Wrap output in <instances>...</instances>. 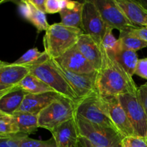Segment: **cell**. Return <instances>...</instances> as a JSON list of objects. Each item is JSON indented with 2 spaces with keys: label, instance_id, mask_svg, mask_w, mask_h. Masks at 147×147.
<instances>
[{
  "label": "cell",
  "instance_id": "cell-1",
  "mask_svg": "<svg viewBox=\"0 0 147 147\" xmlns=\"http://www.w3.org/2000/svg\"><path fill=\"white\" fill-rule=\"evenodd\" d=\"M102 65L97 72L96 88L100 96H118L126 93H137L138 88L121 65L100 45Z\"/></svg>",
  "mask_w": 147,
  "mask_h": 147
},
{
  "label": "cell",
  "instance_id": "cell-2",
  "mask_svg": "<svg viewBox=\"0 0 147 147\" xmlns=\"http://www.w3.org/2000/svg\"><path fill=\"white\" fill-rule=\"evenodd\" d=\"M83 33L79 28L67 27L60 22L55 23L50 25L43 37L44 51L50 59L55 60L76 45Z\"/></svg>",
  "mask_w": 147,
  "mask_h": 147
},
{
  "label": "cell",
  "instance_id": "cell-3",
  "mask_svg": "<svg viewBox=\"0 0 147 147\" xmlns=\"http://www.w3.org/2000/svg\"><path fill=\"white\" fill-rule=\"evenodd\" d=\"M76 102L60 97L38 114L39 128L53 131L55 128L76 116Z\"/></svg>",
  "mask_w": 147,
  "mask_h": 147
},
{
  "label": "cell",
  "instance_id": "cell-4",
  "mask_svg": "<svg viewBox=\"0 0 147 147\" xmlns=\"http://www.w3.org/2000/svg\"><path fill=\"white\" fill-rule=\"evenodd\" d=\"M75 119L80 137L99 146L121 147V142L124 137L116 129L94 124L77 115Z\"/></svg>",
  "mask_w": 147,
  "mask_h": 147
},
{
  "label": "cell",
  "instance_id": "cell-5",
  "mask_svg": "<svg viewBox=\"0 0 147 147\" xmlns=\"http://www.w3.org/2000/svg\"><path fill=\"white\" fill-rule=\"evenodd\" d=\"M30 73L37 77L55 92L61 95L63 97L68 98L73 101L79 100L65 78L55 68L51 63V59L37 65L29 67Z\"/></svg>",
  "mask_w": 147,
  "mask_h": 147
},
{
  "label": "cell",
  "instance_id": "cell-6",
  "mask_svg": "<svg viewBox=\"0 0 147 147\" xmlns=\"http://www.w3.org/2000/svg\"><path fill=\"white\" fill-rule=\"evenodd\" d=\"M76 115L94 124L117 130L108 116L97 92L76 102Z\"/></svg>",
  "mask_w": 147,
  "mask_h": 147
},
{
  "label": "cell",
  "instance_id": "cell-7",
  "mask_svg": "<svg viewBox=\"0 0 147 147\" xmlns=\"http://www.w3.org/2000/svg\"><path fill=\"white\" fill-rule=\"evenodd\" d=\"M136 136L147 139V114L138 93L117 96Z\"/></svg>",
  "mask_w": 147,
  "mask_h": 147
},
{
  "label": "cell",
  "instance_id": "cell-8",
  "mask_svg": "<svg viewBox=\"0 0 147 147\" xmlns=\"http://www.w3.org/2000/svg\"><path fill=\"white\" fill-rule=\"evenodd\" d=\"M107 27L121 31L138 28L126 17L116 0H93Z\"/></svg>",
  "mask_w": 147,
  "mask_h": 147
},
{
  "label": "cell",
  "instance_id": "cell-9",
  "mask_svg": "<svg viewBox=\"0 0 147 147\" xmlns=\"http://www.w3.org/2000/svg\"><path fill=\"white\" fill-rule=\"evenodd\" d=\"M51 63L55 68L67 80L79 100L97 92L96 88L97 72L90 74H78L66 70L55 60L51 59Z\"/></svg>",
  "mask_w": 147,
  "mask_h": 147
},
{
  "label": "cell",
  "instance_id": "cell-10",
  "mask_svg": "<svg viewBox=\"0 0 147 147\" xmlns=\"http://www.w3.org/2000/svg\"><path fill=\"white\" fill-rule=\"evenodd\" d=\"M107 25L93 0L83 1L82 14V30L90 36L98 45H101Z\"/></svg>",
  "mask_w": 147,
  "mask_h": 147
},
{
  "label": "cell",
  "instance_id": "cell-11",
  "mask_svg": "<svg viewBox=\"0 0 147 147\" xmlns=\"http://www.w3.org/2000/svg\"><path fill=\"white\" fill-rule=\"evenodd\" d=\"M100 98L108 116L121 134L123 137L136 135L117 96L103 97L100 96Z\"/></svg>",
  "mask_w": 147,
  "mask_h": 147
},
{
  "label": "cell",
  "instance_id": "cell-12",
  "mask_svg": "<svg viewBox=\"0 0 147 147\" xmlns=\"http://www.w3.org/2000/svg\"><path fill=\"white\" fill-rule=\"evenodd\" d=\"M55 60L66 70L78 74H90L97 72L79 51L76 45Z\"/></svg>",
  "mask_w": 147,
  "mask_h": 147
},
{
  "label": "cell",
  "instance_id": "cell-13",
  "mask_svg": "<svg viewBox=\"0 0 147 147\" xmlns=\"http://www.w3.org/2000/svg\"><path fill=\"white\" fill-rule=\"evenodd\" d=\"M57 147H80V135L75 117L51 131Z\"/></svg>",
  "mask_w": 147,
  "mask_h": 147
},
{
  "label": "cell",
  "instance_id": "cell-14",
  "mask_svg": "<svg viewBox=\"0 0 147 147\" xmlns=\"http://www.w3.org/2000/svg\"><path fill=\"white\" fill-rule=\"evenodd\" d=\"M60 97L63 96L54 91L39 94L28 93L25 96L20 109L17 112H26L39 114L43 109Z\"/></svg>",
  "mask_w": 147,
  "mask_h": 147
},
{
  "label": "cell",
  "instance_id": "cell-15",
  "mask_svg": "<svg viewBox=\"0 0 147 147\" xmlns=\"http://www.w3.org/2000/svg\"><path fill=\"white\" fill-rule=\"evenodd\" d=\"M76 46L95 70L98 71L102 65V52L100 45L90 36L83 33L79 38Z\"/></svg>",
  "mask_w": 147,
  "mask_h": 147
},
{
  "label": "cell",
  "instance_id": "cell-16",
  "mask_svg": "<svg viewBox=\"0 0 147 147\" xmlns=\"http://www.w3.org/2000/svg\"><path fill=\"white\" fill-rule=\"evenodd\" d=\"M128 20L136 27H147V10L139 1L116 0Z\"/></svg>",
  "mask_w": 147,
  "mask_h": 147
},
{
  "label": "cell",
  "instance_id": "cell-17",
  "mask_svg": "<svg viewBox=\"0 0 147 147\" xmlns=\"http://www.w3.org/2000/svg\"><path fill=\"white\" fill-rule=\"evenodd\" d=\"M29 73V67L2 62L0 64V86H17Z\"/></svg>",
  "mask_w": 147,
  "mask_h": 147
},
{
  "label": "cell",
  "instance_id": "cell-18",
  "mask_svg": "<svg viewBox=\"0 0 147 147\" xmlns=\"http://www.w3.org/2000/svg\"><path fill=\"white\" fill-rule=\"evenodd\" d=\"M83 1H67L65 7L60 11L61 24L67 27H76L82 30V14Z\"/></svg>",
  "mask_w": 147,
  "mask_h": 147
},
{
  "label": "cell",
  "instance_id": "cell-19",
  "mask_svg": "<svg viewBox=\"0 0 147 147\" xmlns=\"http://www.w3.org/2000/svg\"><path fill=\"white\" fill-rule=\"evenodd\" d=\"M27 94V92L16 86L0 99V111L13 115L19 110Z\"/></svg>",
  "mask_w": 147,
  "mask_h": 147
},
{
  "label": "cell",
  "instance_id": "cell-20",
  "mask_svg": "<svg viewBox=\"0 0 147 147\" xmlns=\"http://www.w3.org/2000/svg\"><path fill=\"white\" fill-rule=\"evenodd\" d=\"M12 116L17 122L20 134L28 136L37 131L39 128L38 114L16 112Z\"/></svg>",
  "mask_w": 147,
  "mask_h": 147
},
{
  "label": "cell",
  "instance_id": "cell-21",
  "mask_svg": "<svg viewBox=\"0 0 147 147\" xmlns=\"http://www.w3.org/2000/svg\"><path fill=\"white\" fill-rule=\"evenodd\" d=\"M17 86L30 94H39L54 91L44 82L30 73L26 76Z\"/></svg>",
  "mask_w": 147,
  "mask_h": 147
},
{
  "label": "cell",
  "instance_id": "cell-22",
  "mask_svg": "<svg viewBox=\"0 0 147 147\" xmlns=\"http://www.w3.org/2000/svg\"><path fill=\"white\" fill-rule=\"evenodd\" d=\"M111 55L116 59V61L123 67V68L131 77L133 78L136 70V65L139 61L136 52L120 49L114 55Z\"/></svg>",
  "mask_w": 147,
  "mask_h": 147
},
{
  "label": "cell",
  "instance_id": "cell-23",
  "mask_svg": "<svg viewBox=\"0 0 147 147\" xmlns=\"http://www.w3.org/2000/svg\"><path fill=\"white\" fill-rule=\"evenodd\" d=\"M49 59L50 57L45 51L40 52L37 48H32L12 63L17 65L31 67L41 64Z\"/></svg>",
  "mask_w": 147,
  "mask_h": 147
},
{
  "label": "cell",
  "instance_id": "cell-24",
  "mask_svg": "<svg viewBox=\"0 0 147 147\" xmlns=\"http://www.w3.org/2000/svg\"><path fill=\"white\" fill-rule=\"evenodd\" d=\"M20 134L18 126L12 115L0 111V138L11 137Z\"/></svg>",
  "mask_w": 147,
  "mask_h": 147
},
{
  "label": "cell",
  "instance_id": "cell-25",
  "mask_svg": "<svg viewBox=\"0 0 147 147\" xmlns=\"http://www.w3.org/2000/svg\"><path fill=\"white\" fill-rule=\"evenodd\" d=\"M120 49L136 52L147 47V42L130 34L129 30L120 32L119 38Z\"/></svg>",
  "mask_w": 147,
  "mask_h": 147
},
{
  "label": "cell",
  "instance_id": "cell-26",
  "mask_svg": "<svg viewBox=\"0 0 147 147\" xmlns=\"http://www.w3.org/2000/svg\"><path fill=\"white\" fill-rule=\"evenodd\" d=\"M31 7L32 14L29 22H30L36 27L37 32H40L42 31L46 32L50 27V24L47 22V17H46V13L41 10L37 9L32 4Z\"/></svg>",
  "mask_w": 147,
  "mask_h": 147
},
{
  "label": "cell",
  "instance_id": "cell-27",
  "mask_svg": "<svg viewBox=\"0 0 147 147\" xmlns=\"http://www.w3.org/2000/svg\"><path fill=\"white\" fill-rule=\"evenodd\" d=\"M102 47L110 55H114L120 50L119 39H116L113 34V29L107 27L101 42Z\"/></svg>",
  "mask_w": 147,
  "mask_h": 147
},
{
  "label": "cell",
  "instance_id": "cell-28",
  "mask_svg": "<svg viewBox=\"0 0 147 147\" xmlns=\"http://www.w3.org/2000/svg\"><path fill=\"white\" fill-rule=\"evenodd\" d=\"M20 147H57L53 137L48 140H36L27 136H22L20 139Z\"/></svg>",
  "mask_w": 147,
  "mask_h": 147
},
{
  "label": "cell",
  "instance_id": "cell-29",
  "mask_svg": "<svg viewBox=\"0 0 147 147\" xmlns=\"http://www.w3.org/2000/svg\"><path fill=\"white\" fill-rule=\"evenodd\" d=\"M121 147H147V139L136 135L126 136L122 140Z\"/></svg>",
  "mask_w": 147,
  "mask_h": 147
},
{
  "label": "cell",
  "instance_id": "cell-30",
  "mask_svg": "<svg viewBox=\"0 0 147 147\" xmlns=\"http://www.w3.org/2000/svg\"><path fill=\"white\" fill-rule=\"evenodd\" d=\"M22 134H18L17 136L11 137L0 138V147H20V139Z\"/></svg>",
  "mask_w": 147,
  "mask_h": 147
},
{
  "label": "cell",
  "instance_id": "cell-31",
  "mask_svg": "<svg viewBox=\"0 0 147 147\" xmlns=\"http://www.w3.org/2000/svg\"><path fill=\"white\" fill-rule=\"evenodd\" d=\"M18 6L20 14L25 20L29 21L30 17H31L32 7L28 0H22L18 3Z\"/></svg>",
  "mask_w": 147,
  "mask_h": 147
},
{
  "label": "cell",
  "instance_id": "cell-32",
  "mask_svg": "<svg viewBox=\"0 0 147 147\" xmlns=\"http://www.w3.org/2000/svg\"><path fill=\"white\" fill-rule=\"evenodd\" d=\"M134 75L147 80V57L139 59Z\"/></svg>",
  "mask_w": 147,
  "mask_h": 147
},
{
  "label": "cell",
  "instance_id": "cell-33",
  "mask_svg": "<svg viewBox=\"0 0 147 147\" xmlns=\"http://www.w3.org/2000/svg\"><path fill=\"white\" fill-rule=\"evenodd\" d=\"M45 9V13L47 14L60 13L61 10L60 0H46Z\"/></svg>",
  "mask_w": 147,
  "mask_h": 147
},
{
  "label": "cell",
  "instance_id": "cell-34",
  "mask_svg": "<svg viewBox=\"0 0 147 147\" xmlns=\"http://www.w3.org/2000/svg\"><path fill=\"white\" fill-rule=\"evenodd\" d=\"M137 93L147 114V82L138 88Z\"/></svg>",
  "mask_w": 147,
  "mask_h": 147
},
{
  "label": "cell",
  "instance_id": "cell-35",
  "mask_svg": "<svg viewBox=\"0 0 147 147\" xmlns=\"http://www.w3.org/2000/svg\"><path fill=\"white\" fill-rule=\"evenodd\" d=\"M129 32L134 37H138L147 42V27L133 29V30H129Z\"/></svg>",
  "mask_w": 147,
  "mask_h": 147
},
{
  "label": "cell",
  "instance_id": "cell-36",
  "mask_svg": "<svg viewBox=\"0 0 147 147\" xmlns=\"http://www.w3.org/2000/svg\"><path fill=\"white\" fill-rule=\"evenodd\" d=\"M29 2L34 6L37 9L41 10V11L45 12V5L46 0H28Z\"/></svg>",
  "mask_w": 147,
  "mask_h": 147
},
{
  "label": "cell",
  "instance_id": "cell-37",
  "mask_svg": "<svg viewBox=\"0 0 147 147\" xmlns=\"http://www.w3.org/2000/svg\"><path fill=\"white\" fill-rule=\"evenodd\" d=\"M80 147H104L99 145H96L94 144L91 143L87 139L84 138L80 137Z\"/></svg>",
  "mask_w": 147,
  "mask_h": 147
},
{
  "label": "cell",
  "instance_id": "cell-38",
  "mask_svg": "<svg viewBox=\"0 0 147 147\" xmlns=\"http://www.w3.org/2000/svg\"><path fill=\"white\" fill-rule=\"evenodd\" d=\"M14 87H16V86H13V87L9 88H8V89H6V90H1V91H0V99H1V98H2L3 96H4V95H6V94H7V93H9V92L10 90H11V89L14 88Z\"/></svg>",
  "mask_w": 147,
  "mask_h": 147
},
{
  "label": "cell",
  "instance_id": "cell-39",
  "mask_svg": "<svg viewBox=\"0 0 147 147\" xmlns=\"http://www.w3.org/2000/svg\"><path fill=\"white\" fill-rule=\"evenodd\" d=\"M142 6L147 10V0H140L139 1Z\"/></svg>",
  "mask_w": 147,
  "mask_h": 147
},
{
  "label": "cell",
  "instance_id": "cell-40",
  "mask_svg": "<svg viewBox=\"0 0 147 147\" xmlns=\"http://www.w3.org/2000/svg\"><path fill=\"white\" fill-rule=\"evenodd\" d=\"M11 87H13V86H11ZM11 88V87H7V86H0V91H1V90H6V89H8V88Z\"/></svg>",
  "mask_w": 147,
  "mask_h": 147
},
{
  "label": "cell",
  "instance_id": "cell-41",
  "mask_svg": "<svg viewBox=\"0 0 147 147\" xmlns=\"http://www.w3.org/2000/svg\"><path fill=\"white\" fill-rule=\"evenodd\" d=\"M2 2H3V1H0V4H1Z\"/></svg>",
  "mask_w": 147,
  "mask_h": 147
},
{
  "label": "cell",
  "instance_id": "cell-42",
  "mask_svg": "<svg viewBox=\"0 0 147 147\" xmlns=\"http://www.w3.org/2000/svg\"><path fill=\"white\" fill-rule=\"evenodd\" d=\"M2 62H3V61H0V64H1V63H2Z\"/></svg>",
  "mask_w": 147,
  "mask_h": 147
}]
</instances>
